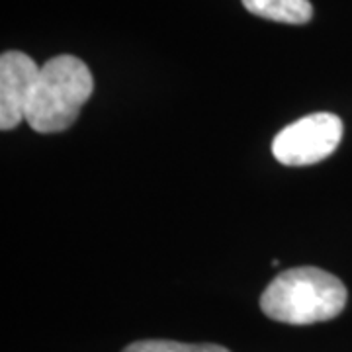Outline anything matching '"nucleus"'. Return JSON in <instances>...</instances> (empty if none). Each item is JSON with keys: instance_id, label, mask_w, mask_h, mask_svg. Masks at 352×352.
<instances>
[{"instance_id": "obj_5", "label": "nucleus", "mask_w": 352, "mask_h": 352, "mask_svg": "<svg viewBox=\"0 0 352 352\" xmlns=\"http://www.w3.org/2000/svg\"><path fill=\"white\" fill-rule=\"evenodd\" d=\"M243 6L258 18L282 24H307L314 16L309 0H243Z\"/></svg>"}, {"instance_id": "obj_4", "label": "nucleus", "mask_w": 352, "mask_h": 352, "mask_svg": "<svg viewBox=\"0 0 352 352\" xmlns=\"http://www.w3.org/2000/svg\"><path fill=\"white\" fill-rule=\"evenodd\" d=\"M41 67L22 51H4L0 57V129L8 131L25 120Z\"/></svg>"}, {"instance_id": "obj_3", "label": "nucleus", "mask_w": 352, "mask_h": 352, "mask_svg": "<svg viewBox=\"0 0 352 352\" xmlns=\"http://www.w3.org/2000/svg\"><path fill=\"white\" fill-rule=\"evenodd\" d=\"M342 139V120L329 112L309 113L286 126L272 141V155L286 166L315 164L337 151Z\"/></svg>"}, {"instance_id": "obj_1", "label": "nucleus", "mask_w": 352, "mask_h": 352, "mask_svg": "<svg viewBox=\"0 0 352 352\" xmlns=\"http://www.w3.org/2000/svg\"><path fill=\"white\" fill-rule=\"evenodd\" d=\"M349 292L339 278L315 266H298L278 274L261 296L266 317L288 325H314L335 319Z\"/></svg>"}, {"instance_id": "obj_2", "label": "nucleus", "mask_w": 352, "mask_h": 352, "mask_svg": "<svg viewBox=\"0 0 352 352\" xmlns=\"http://www.w3.org/2000/svg\"><path fill=\"white\" fill-rule=\"evenodd\" d=\"M94 90V78L75 55H57L39 71L25 122L38 133H57L75 124Z\"/></svg>"}, {"instance_id": "obj_6", "label": "nucleus", "mask_w": 352, "mask_h": 352, "mask_svg": "<svg viewBox=\"0 0 352 352\" xmlns=\"http://www.w3.org/2000/svg\"><path fill=\"white\" fill-rule=\"evenodd\" d=\"M124 352H231L219 344H186L176 340H138Z\"/></svg>"}]
</instances>
